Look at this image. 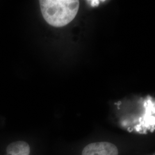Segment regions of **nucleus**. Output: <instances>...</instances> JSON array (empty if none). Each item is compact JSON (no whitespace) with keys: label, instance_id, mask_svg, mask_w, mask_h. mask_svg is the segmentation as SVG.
Masks as SVG:
<instances>
[{"label":"nucleus","instance_id":"7ed1b4c3","mask_svg":"<svg viewBox=\"0 0 155 155\" xmlns=\"http://www.w3.org/2000/svg\"><path fill=\"white\" fill-rule=\"evenodd\" d=\"M7 155H29L30 147L23 141H17L9 144L6 148Z\"/></svg>","mask_w":155,"mask_h":155},{"label":"nucleus","instance_id":"f257e3e1","mask_svg":"<svg viewBox=\"0 0 155 155\" xmlns=\"http://www.w3.org/2000/svg\"><path fill=\"white\" fill-rule=\"evenodd\" d=\"M39 2L45 20L55 27H62L71 22L79 7L77 0H41Z\"/></svg>","mask_w":155,"mask_h":155},{"label":"nucleus","instance_id":"f03ea898","mask_svg":"<svg viewBox=\"0 0 155 155\" xmlns=\"http://www.w3.org/2000/svg\"><path fill=\"white\" fill-rule=\"evenodd\" d=\"M118 150L114 144L109 142H98L86 145L82 155H118Z\"/></svg>","mask_w":155,"mask_h":155}]
</instances>
